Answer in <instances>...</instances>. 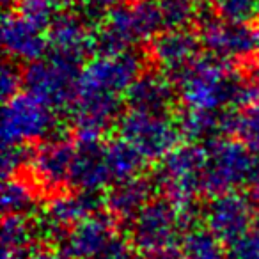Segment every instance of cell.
<instances>
[{
    "label": "cell",
    "mask_w": 259,
    "mask_h": 259,
    "mask_svg": "<svg viewBox=\"0 0 259 259\" xmlns=\"http://www.w3.org/2000/svg\"><path fill=\"white\" fill-rule=\"evenodd\" d=\"M37 238L36 224L27 215H4L2 222V252H13L27 255L32 250V243Z\"/></svg>",
    "instance_id": "25"
},
{
    "label": "cell",
    "mask_w": 259,
    "mask_h": 259,
    "mask_svg": "<svg viewBox=\"0 0 259 259\" xmlns=\"http://www.w3.org/2000/svg\"><path fill=\"white\" fill-rule=\"evenodd\" d=\"M112 183L105 162V149L101 142H78L73 160L69 185L75 190L100 194Z\"/></svg>",
    "instance_id": "20"
},
{
    "label": "cell",
    "mask_w": 259,
    "mask_h": 259,
    "mask_svg": "<svg viewBox=\"0 0 259 259\" xmlns=\"http://www.w3.org/2000/svg\"><path fill=\"white\" fill-rule=\"evenodd\" d=\"M208 158H206L204 178H202V192L209 197L231 194L248 185L255 169V158L252 149L241 141L234 139H220V141L206 144Z\"/></svg>",
    "instance_id": "5"
},
{
    "label": "cell",
    "mask_w": 259,
    "mask_h": 259,
    "mask_svg": "<svg viewBox=\"0 0 259 259\" xmlns=\"http://www.w3.org/2000/svg\"><path fill=\"white\" fill-rule=\"evenodd\" d=\"M2 211L4 215H27L36 208V190L25 180L11 178L2 185Z\"/></svg>",
    "instance_id": "26"
},
{
    "label": "cell",
    "mask_w": 259,
    "mask_h": 259,
    "mask_svg": "<svg viewBox=\"0 0 259 259\" xmlns=\"http://www.w3.org/2000/svg\"><path fill=\"white\" fill-rule=\"evenodd\" d=\"M257 45H259V27H257Z\"/></svg>",
    "instance_id": "38"
},
{
    "label": "cell",
    "mask_w": 259,
    "mask_h": 259,
    "mask_svg": "<svg viewBox=\"0 0 259 259\" xmlns=\"http://www.w3.org/2000/svg\"><path fill=\"white\" fill-rule=\"evenodd\" d=\"M195 219L183 213L167 197L153 199L130 224V241L144 254L170 250L195 226Z\"/></svg>",
    "instance_id": "3"
},
{
    "label": "cell",
    "mask_w": 259,
    "mask_h": 259,
    "mask_svg": "<svg viewBox=\"0 0 259 259\" xmlns=\"http://www.w3.org/2000/svg\"><path fill=\"white\" fill-rule=\"evenodd\" d=\"M117 234L114 217L94 213L73 226L59 241V248L69 259H94Z\"/></svg>",
    "instance_id": "16"
},
{
    "label": "cell",
    "mask_w": 259,
    "mask_h": 259,
    "mask_svg": "<svg viewBox=\"0 0 259 259\" xmlns=\"http://www.w3.org/2000/svg\"><path fill=\"white\" fill-rule=\"evenodd\" d=\"M20 87H23V73L15 62H6L0 73V93L2 100L8 101L13 96L20 94Z\"/></svg>",
    "instance_id": "32"
},
{
    "label": "cell",
    "mask_w": 259,
    "mask_h": 259,
    "mask_svg": "<svg viewBox=\"0 0 259 259\" xmlns=\"http://www.w3.org/2000/svg\"><path fill=\"white\" fill-rule=\"evenodd\" d=\"M94 259H134V245L130 238L117 234Z\"/></svg>",
    "instance_id": "33"
},
{
    "label": "cell",
    "mask_w": 259,
    "mask_h": 259,
    "mask_svg": "<svg viewBox=\"0 0 259 259\" xmlns=\"http://www.w3.org/2000/svg\"><path fill=\"white\" fill-rule=\"evenodd\" d=\"M57 119L54 110L27 93L4 101L2 142L4 146H27L48 137H57Z\"/></svg>",
    "instance_id": "8"
},
{
    "label": "cell",
    "mask_w": 259,
    "mask_h": 259,
    "mask_svg": "<svg viewBox=\"0 0 259 259\" xmlns=\"http://www.w3.org/2000/svg\"><path fill=\"white\" fill-rule=\"evenodd\" d=\"M66 9L64 0H16L11 11L47 30Z\"/></svg>",
    "instance_id": "27"
},
{
    "label": "cell",
    "mask_w": 259,
    "mask_h": 259,
    "mask_svg": "<svg viewBox=\"0 0 259 259\" xmlns=\"http://www.w3.org/2000/svg\"><path fill=\"white\" fill-rule=\"evenodd\" d=\"M236 135L247 148L259 153V103L241 108L236 119Z\"/></svg>",
    "instance_id": "28"
},
{
    "label": "cell",
    "mask_w": 259,
    "mask_h": 259,
    "mask_svg": "<svg viewBox=\"0 0 259 259\" xmlns=\"http://www.w3.org/2000/svg\"><path fill=\"white\" fill-rule=\"evenodd\" d=\"M202 219L208 229H211L226 245H231L250 231L255 213L250 197L240 192H231L211 197L206 204Z\"/></svg>",
    "instance_id": "11"
},
{
    "label": "cell",
    "mask_w": 259,
    "mask_h": 259,
    "mask_svg": "<svg viewBox=\"0 0 259 259\" xmlns=\"http://www.w3.org/2000/svg\"><path fill=\"white\" fill-rule=\"evenodd\" d=\"M259 103V59H252L240 71V105L250 107Z\"/></svg>",
    "instance_id": "29"
},
{
    "label": "cell",
    "mask_w": 259,
    "mask_h": 259,
    "mask_svg": "<svg viewBox=\"0 0 259 259\" xmlns=\"http://www.w3.org/2000/svg\"><path fill=\"white\" fill-rule=\"evenodd\" d=\"M202 43L199 32L190 29L163 30L149 43V55L160 71L174 78L201 57Z\"/></svg>",
    "instance_id": "15"
},
{
    "label": "cell",
    "mask_w": 259,
    "mask_h": 259,
    "mask_svg": "<svg viewBox=\"0 0 259 259\" xmlns=\"http://www.w3.org/2000/svg\"><path fill=\"white\" fill-rule=\"evenodd\" d=\"M142 57L135 50L98 52L80 69L76 96L122 98L144 73Z\"/></svg>",
    "instance_id": "4"
},
{
    "label": "cell",
    "mask_w": 259,
    "mask_h": 259,
    "mask_svg": "<svg viewBox=\"0 0 259 259\" xmlns=\"http://www.w3.org/2000/svg\"><path fill=\"white\" fill-rule=\"evenodd\" d=\"M119 137L134 146L148 162H160L180 146L178 121L169 114L126 110L117 121Z\"/></svg>",
    "instance_id": "7"
},
{
    "label": "cell",
    "mask_w": 259,
    "mask_h": 259,
    "mask_svg": "<svg viewBox=\"0 0 259 259\" xmlns=\"http://www.w3.org/2000/svg\"><path fill=\"white\" fill-rule=\"evenodd\" d=\"M101 204H105V199H101L100 194L80 190L55 194L47 202L41 215L34 220L37 238L61 241L62 236L73 226H76L78 222L85 220L87 217L94 215V213H100Z\"/></svg>",
    "instance_id": "9"
},
{
    "label": "cell",
    "mask_w": 259,
    "mask_h": 259,
    "mask_svg": "<svg viewBox=\"0 0 259 259\" xmlns=\"http://www.w3.org/2000/svg\"><path fill=\"white\" fill-rule=\"evenodd\" d=\"M48 55H54L75 66H82L87 62L85 59L91 52H96V30L87 27L82 15L64 9L48 29Z\"/></svg>",
    "instance_id": "12"
},
{
    "label": "cell",
    "mask_w": 259,
    "mask_h": 259,
    "mask_svg": "<svg viewBox=\"0 0 259 259\" xmlns=\"http://www.w3.org/2000/svg\"><path fill=\"white\" fill-rule=\"evenodd\" d=\"M137 259H187L181 250L170 248V250H162V252H151V254H144Z\"/></svg>",
    "instance_id": "36"
},
{
    "label": "cell",
    "mask_w": 259,
    "mask_h": 259,
    "mask_svg": "<svg viewBox=\"0 0 259 259\" xmlns=\"http://www.w3.org/2000/svg\"><path fill=\"white\" fill-rule=\"evenodd\" d=\"M238 114L231 110H192L185 108L178 115L181 139L190 144H209L236 134Z\"/></svg>",
    "instance_id": "18"
},
{
    "label": "cell",
    "mask_w": 259,
    "mask_h": 259,
    "mask_svg": "<svg viewBox=\"0 0 259 259\" xmlns=\"http://www.w3.org/2000/svg\"><path fill=\"white\" fill-rule=\"evenodd\" d=\"M227 259H259V231L250 229L227 245Z\"/></svg>",
    "instance_id": "31"
},
{
    "label": "cell",
    "mask_w": 259,
    "mask_h": 259,
    "mask_svg": "<svg viewBox=\"0 0 259 259\" xmlns=\"http://www.w3.org/2000/svg\"><path fill=\"white\" fill-rule=\"evenodd\" d=\"M155 188V181H149L146 178H135V180L115 183L105 195L108 215L114 217L117 222L130 226L132 220L153 201Z\"/></svg>",
    "instance_id": "21"
},
{
    "label": "cell",
    "mask_w": 259,
    "mask_h": 259,
    "mask_svg": "<svg viewBox=\"0 0 259 259\" xmlns=\"http://www.w3.org/2000/svg\"><path fill=\"white\" fill-rule=\"evenodd\" d=\"M80 69V66L47 55L23 69L25 93L54 112L71 110L78 94Z\"/></svg>",
    "instance_id": "6"
},
{
    "label": "cell",
    "mask_w": 259,
    "mask_h": 259,
    "mask_svg": "<svg viewBox=\"0 0 259 259\" xmlns=\"http://www.w3.org/2000/svg\"><path fill=\"white\" fill-rule=\"evenodd\" d=\"M165 30L190 29L206 18V0H156Z\"/></svg>",
    "instance_id": "23"
},
{
    "label": "cell",
    "mask_w": 259,
    "mask_h": 259,
    "mask_svg": "<svg viewBox=\"0 0 259 259\" xmlns=\"http://www.w3.org/2000/svg\"><path fill=\"white\" fill-rule=\"evenodd\" d=\"M32 160V151L27 146H4L2 151V176L4 180L16 178V174L27 165H30Z\"/></svg>",
    "instance_id": "30"
},
{
    "label": "cell",
    "mask_w": 259,
    "mask_h": 259,
    "mask_svg": "<svg viewBox=\"0 0 259 259\" xmlns=\"http://www.w3.org/2000/svg\"><path fill=\"white\" fill-rule=\"evenodd\" d=\"M4 50L13 61L32 64L50 54L48 32L15 11H8L2 27Z\"/></svg>",
    "instance_id": "17"
},
{
    "label": "cell",
    "mask_w": 259,
    "mask_h": 259,
    "mask_svg": "<svg viewBox=\"0 0 259 259\" xmlns=\"http://www.w3.org/2000/svg\"><path fill=\"white\" fill-rule=\"evenodd\" d=\"M254 226H255L254 229H257V231H259V211L255 213V220H254Z\"/></svg>",
    "instance_id": "37"
},
{
    "label": "cell",
    "mask_w": 259,
    "mask_h": 259,
    "mask_svg": "<svg viewBox=\"0 0 259 259\" xmlns=\"http://www.w3.org/2000/svg\"><path fill=\"white\" fill-rule=\"evenodd\" d=\"M199 37L202 48L211 57L229 64L245 61L259 50L257 29L250 23L233 22L217 15H211L199 25Z\"/></svg>",
    "instance_id": "10"
},
{
    "label": "cell",
    "mask_w": 259,
    "mask_h": 259,
    "mask_svg": "<svg viewBox=\"0 0 259 259\" xmlns=\"http://www.w3.org/2000/svg\"><path fill=\"white\" fill-rule=\"evenodd\" d=\"M76 155V144L64 137H52L32 151L30 172L41 188L50 192L61 190L69 183L73 160Z\"/></svg>",
    "instance_id": "14"
},
{
    "label": "cell",
    "mask_w": 259,
    "mask_h": 259,
    "mask_svg": "<svg viewBox=\"0 0 259 259\" xmlns=\"http://www.w3.org/2000/svg\"><path fill=\"white\" fill-rule=\"evenodd\" d=\"M178 98L176 83L163 71H144L124 94L130 110L169 114Z\"/></svg>",
    "instance_id": "19"
},
{
    "label": "cell",
    "mask_w": 259,
    "mask_h": 259,
    "mask_svg": "<svg viewBox=\"0 0 259 259\" xmlns=\"http://www.w3.org/2000/svg\"><path fill=\"white\" fill-rule=\"evenodd\" d=\"M181 254L187 259H227V245L206 226H192L181 238Z\"/></svg>",
    "instance_id": "24"
},
{
    "label": "cell",
    "mask_w": 259,
    "mask_h": 259,
    "mask_svg": "<svg viewBox=\"0 0 259 259\" xmlns=\"http://www.w3.org/2000/svg\"><path fill=\"white\" fill-rule=\"evenodd\" d=\"M248 197L252 199V202H257L259 204V153H257V158H255L254 174H252V180L248 183Z\"/></svg>",
    "instance_id": "35"
},
{
    "label": "cell",
    "mask_w": 259,
    "mask_h": 259,
    "mask_svg": "<svg viewBox=\"0 0 259 259\" xmlns=\"http://www.w3.org/2000/svg\"><path fill=\"white\" fill-rule=\"evenodd\" d=\"M25 259H69L61 248L54 247H37L27 254Z\"/></svg>",
    "instance_id": "34"
},
{
    "label": "cell",
    "mask_w": 259,
    "mask_h": 259,
    "mask_svg": "<svg viewBox=\"0 0 259 259\" xmlns=\"http://www.w3.org/2000/svg\"><path fill=\"white\" fill-rule=\"evenodd\" d=\"M122 98L76 96L71 107V126L78 142H100L121 117Z\"/></svg>",
    "instance_id": "13"
},
{
    "label": "cell",
    "mask_w": 259,
    "mask_h": 259,
    "mask_svg": "<svg viewBox=\"0 0 259 259\" xmlns=\"http://www.w3.org/2000/svg\"><path fill=\"white\" fill-rule=\"evenodd\" d=\"M204 144H180L163 160H160L155 174V185L183 213L197 217V195L202 192V178L206 169Z\"/></svg>",
    "instance_id": "2"
},
{
    "label": "cell",
    "mask_w": 259,
    "mask_h": 259,
    "mask_svg": "<svg viewBox=\"0 0 259 259\" xmlns=\"http://www.w3.org/2000/svg\"><path fill=\"white\" fill-rule=\"evenodd\" d=\"M103 149H105L107 169L108 174H110V180L114 181V185L135 180V178H142V170H144L148 160L130 142L117 137L114 141L107 142L103 146Z\"/></svg>",
    "instance_id": "22"
},
{
    "label": "cell",
    "mask_w": 259,
    "mask_h": 259,
    "mask_svg": "<svg viewBox=\"0 0 259 259\" xmlns=\"http://www.w3.org/2000/svg\"><path fill=\"white\" fill-rule=\"evenodd\" d=\"M178 98L192 110H229L240 105V73L229 62L199 57L172 78Z\"/></svg>",
    "instance_id": "1"
}]
</instances>
